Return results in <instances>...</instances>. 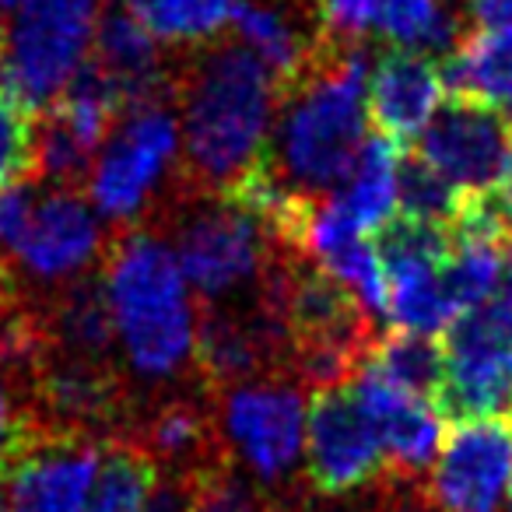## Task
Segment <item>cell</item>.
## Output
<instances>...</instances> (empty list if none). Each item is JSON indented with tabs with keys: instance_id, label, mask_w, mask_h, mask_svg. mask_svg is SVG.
I'll return each instance as SVG.
<instances>
[{
	"instance_id": "1",
	"label": "cell",
	"mask_w": 512,
	"mask_h": 512,
	"mask_svg": "<svg viewBox=\"0 0 512 512\" xmlns=\"http://www.w3.org/2000/svg\"><path fill=\"white\" fill-rule=\"evenodd\" d=\"M183 106V193H228L260 169L281 85L246 46H214L186 64Z\"/></svg>"
},
{
	"instance_id": "2",
	"label": "cell",
	"mask_w": 512,
	"mask_h": 512,
	"mask_svg": "<svg viewBox=\"0 0 512 512\" xmlns=\"http://www.w3.org/2000/svg\"><path fill=\"white\" fill-rule=\"evenodd\" d=\"M365 78L369 67L358 46L323 39L306 71L281 88V116L260 169L285 193L320 200L355 169L369 120Z\"/></svg>"
},
{
	"instance_id": "3",
	"label": "cell",
	"mask_w": 512,
	"mask_h": 512,
	"mask_svg": "<svg viewBox=\"0 0 512 512\" xmlns=\"http://www.w3.org/2000/svg\"><path fill=\"white\" fill-rule=\"evenodd\" d=\"M102 278L130 369L148 379L176 376L193 355L197 320L169 242L141 225H123L109 242Z\"/></svg>"
},
{
	"instance_id": "4",
	"label": "cell",
	"mask_w": 512,
	"mask_h": 512,
	"mask_svg": "<svg viewBox=\"0 0 512 512\" xmlns=\"http://www.w3.org/2000/svg\"><path fill=\"white\" fill-rule=\"evenodd\" d=\"M176 253L183 278L211 306L260 285L281 246L242 200L228 193H183Z\"/></svg>"
},
{
	"instance_id": "5",
	"label": "cell",
	"mask_w": 512,
	"mask_h": 512,
	"mask_svg": "<svg viewBox=\"0 0 512 512\" xmlns=\"http://www.w3.org/2000/svg\"><path fill=\"white\" fill-rule=\"evenodd\" d=\"M99 25V0H25L4 32L0 88L46 113L67 92Z\"/></svg>"
},
{
	"instance_id": "6",
	"label": "cell",
	"mask_w": 512,
	"mask_h": 512,
	"mask_svg": "<svg viewBox=\"0 0 512 512\" xmlns=\"http://www.w3.org/2000/svg\"><path fill=\"white\" fill-rule=\"evenodd\" d=\"M446 379L435 397V411L446 421H474L512 414V306L491 299L460 313L442 341Z\"/></svg>"
},
{
	"instance_id": "7",
	"label": "cell",
	"mask_w": 512,
	"mask_h": 512,
	"mask_svg": "<svg viewBox=\"0 0 512 512\" xmlns=\"http://www.w3.org/2000/svg\"><path fill=\"white\" fill-rule=\"evenodd\" d=\"M179 151V123L165 106L130 109L106 137L88 176L92 204L120 225H134Z\"/></svg>"
},
{
	"instance_id": "8",
	"label": "cell",
	"mask_w": 512,
	"mask_h": 512,
	"mask_svg": "<svg viewBox=\"0 0 512 512\" xmlns=\"http://www.w3.org/2000/svg\"><path fill=\"white\" fill-rule=\"evenodd\" d=\"M221 432L239 460L264 484H278L299 467L306 446L302 393L285 379H253L221 390Z\"/></svg>"
},
{
	"instance_id": "9",
	"label": "cell",
	"mask_w": 512,
	"mask_h": 512,
	"mask_svg": "<svg viewBox=\"0 0 512 512\" xmlns=\"http://www.w3.org/2000/svg\"><path fill=\"white\" fill-rule=\"evenodd\" d=\"M509 484L512 414H491L453 425L421 495L439 512H495Z\"/></svg>"
},
{
	"instance_id": "10",
	"label": "cell",
	"mask_w": 512,
	"mask_h": 512,
	"mask_svg": "<svg viewBox=\"0 0 512 512\" xmlns=\"http://www.w3.org/2000/svg\"><path fill=\"white\" fill-rule=\"evenodd\" d=\"M418 158L463 193L512 183V120L477 102L453 99L414 141Z\"/></svg>"
},
{
	"instance_id": "11",
	"label": "cell",
	"mask_w": 512,
	"mask_h": 512,
	"mask_svg": "<svg viewBox=\"0 0 512 512\" xmlns=\"http://www.w3.org/2000/svg\"><path fill=\"white\" fill-rule=\"evenodd\" d=\"M309 484L316 495L341 498L383 474V446L348 386L313 393L306 418Z\"/></svg>"
},
{
	"instance_id": "12",
	"label": "cell",
	"mask_w": 512,
	"mask_h": 512,
	"mask_svg": "<svg viewBox=\"0 0 512 512\" xmlns=\"http://www.w3.org/2000/svg\"><path fill=\"white\" fill-rule=\"evenodd\" d=\"M351 393L376 428L393 477L418 481V474L432 470L442 446V425H446L435 404L407 393L386 372H379L369 358L351 376Z\"/></svg>"
},
{
	"instance_id": "13",
	"label": "cell",
	"mask_w": 512,
	"mask_h": 512,
	"mask_svg": "<svg viewBox=\"0 0 512 512\" xmlns=\"http://www.w3.org/2000/svg\"><path fill=\"white\" fill-rule=\"evenodd\" d=\"M102 228L78 190H50L32 204V214L8 253L15 264L46 285H67L92 267Z\"/></svg>"
},
{
	"instance_id": "14",
	"label": "cell",
	"mask_w": 512,
	"mask_h": 512,
	"mask_svg": "<svg viewBox=\"0 0 512 512\" xmlns=\"http://www.w3.org/2000/svg\"><path fill=\"white\" fill-rule=\"evenodd\" d=\"M99 460L102 439L46 435L11 470V512H85Z\"/></svg>"
},
{
	"instance_id": "15",
	"label": "cell",
	"mask_w": 512,
	"mask_h": 512,
	"mask_svg": "<svg viewBox=\"0 0 512 512\" xmlns=\"http://www.w3.org/2000/svg\"><path fill=\"white\" fill-rule=\"evenodd\" d=\"M120 435L134 439L151 456L158 477H204L228 467L207 400L169 397Z\"/></svg>"
},
{
	"instance_id": "16",
	"label": "cell",
	"mask_w": 512,
	"mask_h": 512,
	"mask_svg": "<svg viewBox=\"0 0 512 512\" xmlns=\"http://www.w3.org/2000/svg\"><path fill=\"white\" fill-rule=\"evenodd\" d=\"M442 71L432 64V57L407 50H390L372 67L369 92H365V109L386 141L397 148L414 144L421 130L432 123L435 109L442 99Z\"/></svg>"
},
{
	"instance_id": "17",
	"label": "cell",
	"mask_w": 512,
	"mask_h": 512,
	"mask_svg": "<svg viewBox=\"0 0 512 512\" xmlns=\"http://www.w3.org/2000/svg\"><path fill=\"white\" fill-rule=\"evenodd\" d=\"M453 99L477 102L512 120V29H477L453 46L442 67Z\"/></svg>"
},
{
	"instance_id": "18",
	"label": "cell",
	"mask_w": 512,
	"mask_h": 512,
	"mask_svg": "<svg viewBox=\"0 0 512 512\" xmlns=\"http://www.w3.org/2000/svg\"><path fill=\"white\" fill-rule=\"evenodd\" d=\"M397 169H400V148L393 141H386L383 134H372L365 137L362 151H358V162L348 172V179L334 193H327L337 204V211L365 239L379 235L397 218Z\"/></svg>"
},
{
	"instance_id": "19",
	"label": "cell",
	"mask_w": 512,
	"mask_h": 512,
	"mask_svg": "<svg viewBox=\"0 0 512 512\" xmlns=\"http://www.w3.org/2000/svg\"><path fill=\"white\" fill-rule=\"evenodd\" d=\"M232 25L242 46L278 78L281 88L292 85L306 71L323 43V39H306L285 11L274 4H260V0H235Z\"/></svg>"
},
{
	"instance_id": "20",
	"label": "cell",
	"mask_w": 512,
	"mask_h": 512,
	"mask_svg": "<svg viewBox=\"0 0 512 512\" xmlns=\"http://www.w3.org/2000/svg\"><path fill=\"white\" fill-rule=\"evenodd\" d=\"M383 260V256H379ZM386 271V316L411 334H439L456 320V309L442 285V264L425 260H383Z\"/></svg>"
},
{
	"instance_id": "21",
	"label": "cell",
	"mask_w": 512,
	"mask_h": 512,
	"mask_svg": "<svg viewBox=\"0 0 512 512\" xmlns=\"http://www.w3.org/2000/svg\"><path fill=\"white\" fill-rule=\"evenodd\" d=\"M158 484V467L127 435L102 439V460L88 491L85 512H144Z\"/></svg>"
},
{
	"instance_id": "22",
	"label": "cell",
	"mask_w": 512,
	"mask_h": 512,
	"mask_svg": "<svg viewBox=\"0 0 512 512\" xmlns=\"http://www.w3.org/2000/svg\"><path fill=\"white\" fill-rule=\"evenodd\" d=\"M379 32L393 50L407 53H453L460 43V18L449 0H383L379 8Z\"/></svg>"
},
{
	"instance_id": "23",
	"label": "cell",
	"mask_w": 512,
	"mask_h": 512,
	"mask_svg": "<svg viewBox=\"0 0 512 512\" xmlns=\"http://www.w3.org/2000/svg\"><path fill=\"white\" fill-rule=\"evenodd\" d=\"M369 362L379 372H386L397 386H404L407 393L428 400V404H435L442 379H446L442 344L428 334H411V330H393V334L379 337Z\"/></svg>"
},
{
	"instance_id": "24",
	"label": "cell",
	"mask_w": 512,
	"mask_h": 512,
	"mask_svg": "<svg viewBox=\"0 0 512 512\" xmlns=\"http://www.w3.org/2000/svg\"><path fill=\"white\" fill-rule=\"evenodd\" d=\"M127 11L162 43H207L232 22L235 0H127Z\"/></svg>"
},
{
	"instance_id": "25",
	"label": "cell",
	"mask_w": 512,
	"mask_h": 512,
	"mask_svg": "<svg viewBox=\"0 0 512 512\" xmlns=\"http://www.w3.org/2000/svg\"><path fill=\"white\" fill-rule=\"evenodd\" d=\"M502 271V246L470 239V235H453V249L442 264V285H446V295L456 313H470V309L495 299Z\"/></svg>"
},
{
	"instance_id": "26",
	"label": "cell",
	"mask_w": 512,
	"mask_h": 512,
	"mask_svg": "<svg viewBox=\"0 0 512 512\" xmlns=\"http://www.w3.org/2000/svg\"><path fill=\"white\" fill-rule=\"evenodd\" d=\"M467 193L456 190L449 179H442L432 165H425L418 155L400 158L397 169V207L404 218L428 221V225L453 228L456 214L463 207Z\"/></svg>"
},
{
	"instance_id": "27",
	"label": "cell",
	"mask_w": 512,
	"mask_h": 512,
	"mask_svg": "<svg viewBox=\"0 0 512 512\" xmlns=\"http://www.w3.org/2000/svg\"><path fill=\"white\" fill-rule=\"evenodd\" d=\"M36 113L0 88V190L36 176Z\"/></svg>"
},
{
	"instance_id": "28",
	"label": "cell",
	"mask_w": 512,
	"mask_h": 512,
	"mask_svg": "<svg viewBox=\"0 0 512 512\" xmlns=\"http://www.w3.org/2000/svg\"><path fill=\"white\" fill-rule=\"evenodd\" d=\"M46 435L50 432H46L43 421L32 411V400L22 404V400L15 397V390L0 379V481L11 477V470H15Z\"/></svg>"
},
{
	"instance_id": "29",
	"label": "cell",
	"mask_w": 512,
	"mask_h": 512,
	"mask_svg": "<svg viewBox=\"0 0 512 512\" xmlns=\"http://www.w3.org/2000/svg\"><path fill=\"white\" fill-rule=\"evenodd\" d=\"M327 43L355 46L376 25L383 0H316Z\"/></svg>"
},
{
	"instance_id": "30",
	"label": "cell",
	"mask_w": 512,
	"mask_h": 512,
	"mask_svg": "<svg viewBox=\"0 0 512 512\" xmlns=\"http://www.w3.org/2000/svg\"><path fill=\"white\" fill-rule=\"evenodd\" d=\"M190 512H271V509L256 498V491L242 477H235L228 467H221L200 481Z\"/></svg>"
},
{
	"instance_id": "31",
	"label": "cell",
	"mask_w": 512,
	"mask_h": 512,
	"mask_svg": "<svg viewBox=\"0 0 512 512\" xmlns=\"http://www.w3.org/2000/svg\"><path fill=\"white\" fill-rule=\"evenodd\" d=\"M484 29H512V0H467Z\"/></svg>"
},
{
	"instance_id": "32",
	"label": "cell",
	"mask_w": 512,
	"mask_h": 512,
	"mask_svg": "<svg viewBox=\"0 0 512 512\" xmlns=\"http://www.w3.org/2000/svg\"><path fill=\"white\" fill-rule=\"evenodd\" d=\"M18 285H15V278L8 274V267H0V327H4V316H8V309L18 302Z\"/></svg>"
},
{
	"instance_id": "33",
	"label": "cell",
	"mask_w": 512,
	"mask_h": 512,
	"mask_svg": "<svg viewBox=\"0 0 512 512\" xmlns=\"http://www.w3.org/2000/svg\"><path fill=\"white\" fill-rule=\"evenodd\" d=\"M505 299H509V306H512V242H509V288H505Z\"/></svg>"
},
{
	"instance_id": "34",
	"label": "cell",
	"mask_w": 512,
	"mask_h": 512,
	"mask_svg": "<svg viewBox=\"0 0 512 512\" xmlns=\"http://www.w3.org/2000/svg\"><path fill=\"white\" fill-rule=\"evenodd\" d=\"M22 4H25V0H0V11H8V8H22Z\"/></svg>"
},
{
	"instance_id": "35",
	"label": "cell",
	"mask_w": 512,
	"mask_h": 512,
	"mask_svg": "<svg viewBox=\"0 0 512 512\" xmlns=\"http://www.w3.org/2000/svg\"><path fill=\"white\" fill-rule=\"evenodd\" d=\"M0 512H11V505H8V495L0 491Z\"/></svg>"
},
{
	"instance_id": "36",
	"label": "cell",
	"mask_w": 512,
	"mask_h": 512,
	"mask_svg": "<svg viewBox=\"0 0 512 512\" xmlns=\"http://www.w3.org/2000/svg\"><path fill=\"white\" fill-rule=\"evenodd\" d=\"M509 512H512V484H509Z\"/></svg>"
},
{
	"instance_id": "37",
	"label": "cell",
	"mask_w": 512,
	"mask_h": 512,
	"mask_svg": "<svg viewBox=\"0 0 512 512\" xmlns=\"http://www.w3.org/2000/svg\"><path fill=\"white\" fill-rule=\"evenodd\" d=\"M271 512H281V509H271Z\"/></svg>"
}]
</instances>
